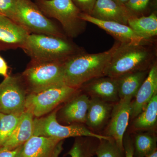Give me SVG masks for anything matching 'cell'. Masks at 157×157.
Listing matches in <instances>:
<instances>
[{
  "label": "cell",
  "instance_id": "1",
  "mask_svg": "<svg viewBox=\"0 0 157 157\" xmlns=\"http://www.w3.org/2000/svg\"><path fill=\"white\" fill-rule=\"evenodd\" d=\"M121 45L116 41L109 50L90 54L85 51L71 57L63 63L64 82L67 86L79 89L90 80L106 76L107 67Z\"/></svg>",
  "mask_w": 157,
  "mask_h": 157
},
{
  "label": "cell",
  "instance_id": "2",
  "mask_svg": "<svg viewBox=\"0 0 157 157\" xmlns=\"http://www.w3.org/2000/svg\"><path fill=\"white\" fill-rule=\"evenodd\" d=\"M157 53L155 43H121L109 62L106 76L117 78L128 73L149 70L157 61Z\"/></svg>",
  "mask_w": 157,
  "mask_h": 157
},
{
  "label": "cell",
  "instance_id": "3",
  "mask_svg": "<svg viewBox=\"0 0 157 157\" xmlns=\"http://www.w3.org/2000/svg\"><path fill=\"white\" fill-rule=\"evenodd\" d=\"M21 48L34 62H65L84 51L67 37L33 33L29 34Z\"/></svg>",
  "mask_w": 157,
  "mask_h": 157
},
{
  "label": "cell",
  "instance_id": "4",
  "mask_svg": "<svg viewBox=\"0 0 157 157\" xmlns=\"http://www.w3.org/2000/svg\"><path fill=\"white\" fill-rule=\"evenodd\" d=\"M42 13L57 20L67 37L75 38L85 31L86 22L80 17L81 11L72 0H35Z\"/></svg>",
  "mask_w": 157,
  "mask_h": 157
},
{
  "label": "cell",
  "instance_id": "5",
  "mask_svg": "<svg viewBox=\"0 0 157 157\" xmlns=\"http://www.w3.org/2000/svg\"><path fill=\"white\" fill-rule=\"evenodd\" d=\"M63 63L31 61L21 75L29 94L38 92L55 86L65 85Z\"/></svg>",
  "mask_w": 157,
  "mask_h": 157
},
{
  "label": "cell",
  "instance_id": "6",
  "mask_svg": "<svg viewBox=\"0 0 157 157\" xmlns=\"http://www.w3.org/2000/svg\"><path fill=\"white\" fill-rule=\"evenodd\" d=\"M15 22L30 33L67 37L31 0H17Z\"/></svg>",
  "mask_w": 157,
  "mask_h": 157
},
{
  "label": "cell",
  "instance_id": "7",
  "mask_svg": "<svg viewBox=\"0 0 157 157\" xmlns=\"http://www.w3.org/2000/svg\"><path fill=\"white\" fill-rule=\"evenodd\" d=\"M57 110L47 116L34 117L33 136L52 137L60 140L70 137H90L101 140L110 137L94 133L83 124L65 125L59 123L56 118Z\"/></svg>",
  "mask_w": 157,
  "mask_h": 157
},
{
  "label": "cell",
  "instance_id": "8",
  "mask_svg": "<svg viewBox=\"0 0 157 157\" xmlns=\"http://www.w3.org/2000/svg\"><path fill=\"white\" fill-rule=\"evenodd\" d=\"M79 90L59 85L38 92L30 93L26 100L25 110L29 111L34 117H42L67 101Z\"/></svg>",
  "mask_w": 157,
  "mask_h": 157
},
{
  "label": "cell",
  "instance_id": "9",
  "mask_svg": "<svg viewBox=\"0 0 157 157\" xmlns=\"http://www.w3.org/2000/svg\"><path fill=\"white\" fill-rule=\"evenodd\" d=\"M28 94L21 75L5 77L0 83V112L21 115Z\"/></svg>",
  "mask_w": 157,
  "mask_h": 157
},
{
  "label": "cell",
  "instance_id": "10",
  "mask_svg": "<svg viewBox=\"0 0 157 157\" xmlns=\"http://www.w3.org/2000/svg\"><path fill=\"white\" fill-rule=\"evenodd\" d=\"M132 100V98H130L119 99L113 106L105 133V136L112 138L123 151H124L123 144L124 134L131 118Z\"/></svg>",
  "mask_w": 157,
  "mask_h": 157
},
{
  "label": "cell",
  "instance_id": "11",
  "mask_svg": "<svg viewBox=\"0 0 157 157\" xmlns=\"http://www.w3.org/2000/svg\"><path fill=\"white\" fill-rule=\"evenodd\" d=\"M80 17L86 22L91 23L104 30L112 36L116 41L122 44L155 43V39L148 40L144 39L127 25L115 21L101 20L82 12L80 14Z\"/></svg>",
  "mask_w": 157,
  "mask_h": 157
},
{
  "label": "cell",
  "instance_id": "12",
  "mask_svg": "<svg viewBox=\"0 0 157 157\" xmlns=\"http://www.w3.org/2000/svg\"><path fill=\"white\" fill-rule=\"evenodd\" d=\"M64 140L33 136L23 145L16 157H59Z\"/></svg>",
  "mask_w": 157,
  "mask_h": 157
},
{
  "label": "cell",
  "instance_id": "13",
  "mask_svg": "<svg viewBox=\"0 0 157 157\" xmlns=\"http://www.w3.org/2000/svg\"><path fill=\"white\" fill-rule=\"evenodd\" d=\"M79 91L65 102V104L57 114L56 118L66 124L86 123L90 98L86 94H80Z\"/></svg>",
  "mask_w": 157,
  "mask_h": 157
},
{
  "label": "cell",
  "instance_id": "14",
  "mask_svg": "<svg viewBox=\"0 0 157 157\" xmlns=\"http://www.w3.org/2000/svg\"><path fill=\"white\" fill-rule=\"evenodd\" d=\"M29 34L14 21L0 14V51L22 48Z\"/></svg>",
  "mask_w": 157,
  "mask_h": 157
},
{
  "label": "cell",
  "instance_id": "15",
  "mask_svg": "<svg viewBox=\"0 0 157 157\" xmlns=\"http://www.w3.org/2000/svg\"><path fill=\"white\" fill-rule=\"evenodd\" d=\"M157 94V63L155 62L148 71L132 102L131 117H136L143 111L152 97Z\"/></svg>",
  "mask_w": 157,
  "mask_h": 157
},
{
  "label": "cell",
  "instance_id": "16",
  "mask_svg": "<svg viewBox=\"0 0 157 157\" xmlns=\"http://www.w3.org/2000/svg\"><path fill=\"white\" fill-rule=\"evenodd\" d=\"M90 15L101 20L115 21L127 25L128 20L134 17L124 6L113 0H97Z\"/></svg>",
  "mask_w": 157,
  "mask_h": 157
},
{
  "label": "cell",
  "instance_id": "17",
  "mask_svg": "<svg viewBox=\"0 0 157 157\" xmlns=\"http://www.w3.org/2000/svg\"><path fill=\"white\" fill-rule=\"evenodd\" d=\"M82 88L91 97L107 102L118 101L119 99L116 78L101 76L87 82Z\"/></svg>",
  "mask_w": 157,
  "mask_h": 157
},
{
  "label": "cell",
  "instance_id": "18",
  "mask_svg": "<svg viewBox=\"0 0 157 157\" xmlns=\"http://www.w3.org/2000/svg\"><path fill=\"white\" fill-rule=\"evenodd\" d=\"M34 117L25 110L21 115L19 122L11 135L1 147L11 150L22 146L33 137Z\"/></svg>",
  "mask_w": 157,
  "mask_h": 157
},
{
  "label": "cell",
  "instance_id": "19",
  "mask_svg": "<svg viewBox=\"0 0 157 157\" xmlns=\"http://www.w3.org/2000/svg\"><path fill=\"white\" fill-rule=\"evenodd\" d=\"M86 115V123L88 127L97 129L102 126L111 114L112 107L108 102L91 97Z\"/></svg>",
  "mask_w": 157,
  "mask_h": 157
},
{
  "label": "cell",
  "instance_id": "20",
  "mask_svg": "<svg viewBox=\"0 0 157 157\" xmlns=\"http://www.w3.org/2000/svg\"><path fill=\"white\" fill-rule=\"evenodd\" d=\"M149 70L125 74L117 78L119 99L135 98L148 74Z\"/></svg>",
  "mask_w": 157,
  "mask_h": 157
},
{
  "label": "cell",
  "instance_id": "21",
  "mask_svg": "<svg viewBox=\"0 0 157 157\" xmlns=\"http://www.w3.org/2000/svg\"><path fill=\"white\" fill-rule=\"evenodd\" d=\"M128 25L140 37L148 40H154L157 36V11L147 16L132 17Z\"/></svg>",
  "mask_w": 157,
  "mask_h": 157
},
{
  "label": "cell",
  "instance_id": "22",
  "mask_svg": "<svg viewBox=\"0 0 157 157\" xmlns=\"http://www.w3.org/2000/svg\"><path fill=\"white\" fill-rule=\"evenodd\" d=\"M99 140L92 137H76L73 146L67 155L70 157H93L95 155Z\"/></svg>",
  "mask_w": 157,
  "mask_h": 157
},
{
  "label": "cell",
  "instance_id": "23",
  "mask_svg": "<svg viewBox=\"0 0 157 157\" xmlns=\"http://www.w3.org/2000/svg\"><path fill=\"white\" fill-rule=\"evenodd\" d=\"M135 119L133 126L137 130L151 128L156 124L157 94L152 97L144 109Z\"/></svg>",
  "mask_w": 157,
  "mask_h": 157
},
{
  "label": "cell",
  "instance_id": "24",
  "mask_svg": "<svg viewBox=\"0 0 157 157\" xmlns=\"http://www.w3.org/2000/svg\"><path fill=\"white\" fill-rule=\"evenodd\" d=\"M135 152L138 157H144L157 150V138L151 134H138L134 144Z\"/></svg>",
  "mask_w": 157,
  "mask_h": 157
},
{
  "label": "cell",
  "instance_id": "25",
  "mask_svg": "<svg viewBox=\"0 0 157 157\" xmlns=\"http://www.w3.org/2000/svg\"><path fill=\"white\" fill-rule=\"evenodd\" d=\"M124 6L134 17L147 16L157 11V0H128Z\"/></svg>",
  "mask_w": 157,
  "mask_h": 157
},
{
  "label": "cell",
  "instance_id": "26",
  "mask_svg": "<svg viewBox=\"0 0 157 157\" xmlns=\"http://www.w3.org/2000/svg\"><path fill=\"white\" fill-rule=\"evenodd\" d=\"M21 115L0 112V148L10 137L19 122Z\"/></svg>",
  "mask_w": 157,
  "mask_h": 157
},
{
  "label": "cell",
  "instance_id": "27",
  "mask_svg": "<svg viewBox=\"0 0 157 157\" xmlns=\"http://www.w3.org/2000/svg\"><path fill=\"white\" fill-rule=\"evenodd\" d=\"M95 155L97 157H125L124 151L119 148L111 137L99 140Z\"/></svg>",
  "mask_w": 157,
  "mask_h": 157
},
{
  "label": "cell",
  "instance_id": "28",
  "mask_svg": "<svg viewBox=\"0 0 157 157\" xmlns=\"http://www.w3.org/2000/svg\"><path fill=\"white\" fill-rule=\"evenodd\" d=\"M17 0H0V14L15 21Z\"/></svg>",
  "mask_w": 157,
  "mask_h": 157
},
{
  "label": "cell",
  "instance_id": "29",
  "mask_svg": "<svg viewBox=\"0 0 157 157\" xmlns=\"http://www.w3.org/2000/svg\"><path fill=\"white\" fill-rule=\"evenodd\" d=\"M81 12L90 15L97 0H72Z\"/></svg>",
  "mask_w": 157,
  "mask_h": 157
},
{
  "label": "cell",
  "instance_id": "30",
  "mask_svg": "<svg viewBox=\"0 0 157 157\" xmlns=\"http://www.w3.org/2000/svg\"><path fill=\"white\" fill-rule=\"evenodd\" d=\"M123 144L125 157H134L135 147L134 143L128 136L124 137Z\"/></svg>",
  "mask_w": 157,
  "mask_h": 157
},
{
  "label": "cell",
  "instance_id": "31",
  "mask_svg": "<svg viewBox=\"0 0 157 157\" xmlns=\"http://www.w3.org/2000/svg\"><path fill=\"white\" fill-rule=\"evenodd\" d=\"M21 146L11 150L0 148V157H16L20 150Z\"/></svg>",
  "mask_w": 157,
  "mask_h": 157
},
{
  "label": "cell",
  "instance_id": "32",
  "mask_svg": "<svg viewBox=\"0 0 157 157\" xmlns=\"http://www.w3.org/2000/svg\"><path fill=\"white\" fill-rule=\"evenodd\" d=\"M8 66L4 59L0 56V75H2L5 77L9 76L8 75Z\"/></svg>",
  "mask_w": 157,
  "mask_h": 157
},
{
  "label": "cell",
  "instance_id": "33",
  "mask_svg": "<svg viewBox=\"0 0 157 157\" xmlns=\"http://www.w3.org/2000/svg\"><path fill=\"white\" fill-rule=\"evenodd\" d=\"M113 1L119 5L124 6L126 3L128 1V0H113Z\"/></svg>",
  "mask_w": 157,
  "mask_h": 157
},
{
  "label": "cell",
  "instance_id": "34",
  "mask_svg": "<svg viewBox=\"0 0 157 157\" xmlns=\"http://www.w3.org/2000/svg\"><path fill=\"white\" fill-rule=\"evenodd\" d=\"M144 157H157V150L153 152L151 154L148 155Z\"/></svg>",
  "mask_w": 157,
  "mask_h": 157
},
{
  "label": "cell",
  "instance_id": "35",
  "mask_svg": "<svg viewBox=\"0 0 157 157\" xmlns=\"http://www.w3.org/2000/svg\"></svg>",
  "mask_w": 157,
  "mask_h": 157
}]
</instances>
